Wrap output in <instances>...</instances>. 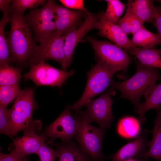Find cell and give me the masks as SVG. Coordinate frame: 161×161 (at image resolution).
Returning <instances> with one entry per match:
<instances>
[{
  "mask_svg": "<svg viewBox=\"0 0 161 161\" xmlns=\"http://www.w3.org/2000/svg\"><path fill=\"white\" fill-rule=\"evenodd\" d=\"M29 61L30 64H36L48 60H52L59 63L64 70L65 66L64 39L63 35L56 30L48 36L38 39Z\"/></svg>",
  "mask_w": 161,
  "mask_h": 161,
  "instance_id": "6",
  "label": "cell"
},
{
  "mask_svg": "<svg viewBox=\"0 0 161 161\" xmlns=\"http://www.w3.org/2000/svg\"><path fill=\"white\" fill-rule=\"evenodd\" d=\"M9 109L0 106V132L12 138L9 124Z\"/></svg>",
  "mask_w": 161,
  "mask_h": 161,
  "instance_id": "30",
  "label": "cell"
},
{
  "mask_svg": "<svg viewBox=\"0 0 161 161\" xmlns=\"http://www.w3.org/2000/svg\"><path fill=\"white\" fill-rule=\"evenodd\" d=\"M59 1L66 7L77 10L87 11L84 7L83 0H60Z\"/></svg>",
  "mask_w": 161,
  "mask_h": 161,
  "instance_id": "33",
  "label": "cell"
},
{
  "mask_svg": "<svg viewBox=\"0 0 161 161\" xmlns=\"http://www.w3.org/2000/svg\"><path fill=\"white\" fill-rule=\"evenodd\" d=\"M117 72L98 59L97 64L87 74V84L82 96L70 106L71 109L78 111L92 98L104 91Z\"/></svg>",
  "mask_w": 161,
  "mask_h": 161,
  "instance_id": "4",
  "label": "cell"
},
{
  "mask_svg": "<svg viewBox=\"0 0 161 161\" xmlns=\"http://www.w3.org/2000/svg\"><path fill=\"white\" fill-rule=\"evenodd\" d=\"M143 23L127 7L126 14L116 24L119 26L127 35H133L143 26Z\"/></svg>",
  "mask_w": 161,
  "mask_h": 161,
  "instance_id": "24",
  "label": "cell"
},
{
  "mask_svg": "<svg viewBox=\"0 0 161 161\" xmlns=\"http://www.w3.org/2000/svg\"><path fill=\"white\" fill-rule=\"evenodd\" d=\"M21 70L9 65L0 66V86L18 84Z\"/></svg>",
  "mask_w": 161,
  "mask_h": 161,
  "instance_id": "26",
  "label": "cell"
},
{
  "mask_svg": "<svg viewBox=\"0 0 161 161\" xmlns=\"http://www.w3.org/2000/svg\"><path fill=\"white\" fill-rule=\"evenodd\" d=\"M24 161H28L27 160L26 158Z\"/></svg>",
  "mask_w": 161,
  "mask_h": 161,
  "instance_id": "38",
  "label": "cell"
},
{
  "mask_svg": "<svg viewBox=\"0 0 161 161\" xmlns=\"http://www.w3.org/2000/svg\"><path fill=\"white\" fill-rule=\"evenodd\" d=\"M141 122L139 119L130 116L121 118L117 126V132L121 137L126 139L135 138L141 132Z\"/></svg>",
  "mask_w": 161,
  "mask_h": 161,
  "instance_id": "21",
  "label": "cell"
},
{
  "mask_svg": "<svg viewBox=\"0 0 161 161\" xmlns=\"http://www.w3.org/2000/svg\"><path fill=\"white\" fill-rule=\"evenodd\" d=\"M115 88L112 86L109 90L99 97L91 100L84 105L86 109L78 112L88 122H95L101 128H110L114 119L112 106L114 100L111 97L116 94Z\"/></svg>",
  "mask_w": 161,
  "mask_h": 161,
  "instance_id": "8",
  "label": "cell"
},
{
  "mask_svg": "<svg viewBox=\"0 0 161 161\" xmlns=\"http://www.w3.org/2000/svg\"><path fill=\"white\" fill-rule=\"evenodd\" d=\"M71 107H67L60 115L46 128L42 135L49 138L47 143L51 144L55 139H61L62 141L72 140L78 132V125L74 114H71Z\"/></svg>",
  "mask_w": 161,
  "mask_h": 161,
  "instance_id": "11",
  "label": "cell"
},
{
  "mask_svg": "<svg viewBox=\"0 0 161 161\" xmlns=\"http://www.w3.org/2000/svg\"><path fill=\"white\" fill-rule=\"evenodd\" d=\"M152 138L147 151L138 157H148L161 161V109L158 110L153 129Z\"/></svg>",
  "mask_w": 161,
  "mask_h": 161,
  "instance_id": "20",
  "label": "cell"
},
{
  "mask_svg": "<svg viewBox=\"0 0 161 161\" xmlns=\"http://www.w3.org/2000/svg\"><path fill=\"white\" fill-rule=\"evenodd\" d=\"M107 7L104 16L110 22L116 24L123 14L127 4L119 0H106Z\"/></svg>",
  "mask_w": 161,
  "mask_h": 161,
  "instance_id": "27",
  "label": "cell"
},
{
  "mask_svg": "<svg viewBox=\"0 0 161 161\" xmlns=\"http://www.w3.org/2000/svg\"><path fill=\"white\" fill-rule=\"evenodd\" d=\"M152 23L157 28V33L161 39V6L155 7Z\"/></svg>",
  "mask_w": 161,
  "mask_h": 161,
  "instance_id": "34",
  "label": "cell"
},
{
  "mask_svg": "<svg viewBox=\"0 0 161 161\" xmlns=\"http://www.w3.org/2000/svg\"><path fill=\"white\" fill-rule=\"evenodd\" d=\"M161 80V75L156 68L143 65L138 62L135 74L123 82H117L112 79L110 85L119 90L120 98L127 99L134 106L136 110L140 104V98L147 90Z\"/></svg>",
  "mask_w": 161,
  "mask_h": 161,
  "instance_id": "2",
  "label": "cell"
},
{
  "mask_svg": "<svg viewBox=\"0 0 161 161\" xmlns=\"http://www.w3.org/2000/svg\"><path fill=\"white\" fill-rule=\"evenodd\" d=\"M12 1L10 0H0V10L3 13L10 11L11 8L9 4Z\"/></svg>",
  "mask_w": 161,
  "mask_h": 161,
  "instance_id": "35",
  "label": "cell"
},
{
  "mask_svg": "<svg viewBox=\"0 0 161 161\" xmlns=\"http://www.w3.org/2000/svg\"><path fill=\"white\" fill-rule=\"evenodd\" d=\"M55 3L53 0H48L43 7L31 10L25 16L28 25L33 32L35 41L48 36L55 30Z\"/></svg>",
  "mask_w": 161,
  "mask_h": 161,
  "instance_id": "9",
  "label": "cell"
},
{
  "mask_svg": "<svg viewBox=\"0 0 161 161\" xmlns=\"http://www.w3.org/2000/svg\"><path fill=\"white\" fill-rule=\"evenodd\" d=\"M147 134V130L145 129L138 137L111 155L112 161H125L133 157H138L145 152L150 142L148 140Z\"/></svg>",
  "mask_w": 161,
  "mask_h": 161,
  "instance_id": "16",
  "label": "cell"
},
{
  "mask_svg": "<svg viewBox=\"0 0 161 161\" xmlns=\"http://www.w3.org/2000/svg\"><path fill=\"white\" fill-rule=\"evenodd\" d=\"M126 52L137 58L142 65L161 69V49L132 47Z\"/></svg>",
  "mask_w": 161,
  "mask_h": 161,
  "instance_id": "19",
  "label": "cell"
},
{
  "mask_svg": "<svg viewBox=\"0 0 161 161\" xmlns=\"http://www.w3.org/2000/svg\"><path fill=\"white\" fill-rule=\"evenodd\" d=\"M58 161H93L79 144L72 140L55 144Z\"/></svg>",
  "mask_w": 161,
  "mask_h": 161,
  "instance_id": "17",
  "label": "cell"
},
{
  "mask_svg": "<svg viewBox=\"0 0 161 161\" xmlns=\"http://www.w3.org/2000/svg\"><path fill=\"white\" fill-rule=\"evenodd\" d=\"M131 41L133 47L149 48L161 44L159 35L148 31L144 26L133 35Z\"/></svg>",
  "mask_w": 161,
  "mask_h": 161,
  "instance_id": "23",
  "label": "cell"
},
{
  "mask_svg": "<svg viewBox=\"0 0 161 161\" xmlns=\"http://www.w3.org/2000/svg\"><path fill=\"white\" fill-rule=\"evenodd\" d=\"M104 12L101 11L98 13L99 19L96 27L99 30L98 34L107 38L126 51L133 47L131 40L121 28L107 20L104 16Z\"/></svg>",
  "mask_w": 161,
  "mask_h": 161,
  "instance_id": "15",
  "label": "cell"
},
{
  "mask_svg": "<svg viewBox=\"0 0 161 161\" xmlns=\"http://www.w3.org/2000/svg\"><path fill=\"white\" fill-rule=\"evenodd\" d=\"M99 19L98 14L88 12L80 25L74 30L63 35L64 39L65 61L64 71H67V69L70 66L74 50L78 42L89 31L96 28Z\"/></svg>",
  "mask_w": 161,
  "mask_h": 161,
  "instance_id": "12",
  "label": "cell"
},
{
  "mask_svg": "<svg viewBox=\"0 0 161 161\" xmlns=\"http://www.w3.org/2000/svg\"><path fill=\"white\" fill-rule=\"evenodd\" d=\"M86 39L92 46L98 59L117 72L127 71L132 58L125 49L108 41H99L91 36Z\"/></svg>",
  "mask_w": 161,
  "mask_h": 161,
  "instance_id": "7",
  "label": "cell"
},
{
  "mask_svg": "<svg viewBox=\"0 0 161 161\" xmlns=\"http://www.w3.org/2000/svg\"><path fill=\"white\" fill-rule=\"evenodd\" d=\"M125 161H138L134 159L133 158L130 159H128V160H127Z\"/></svg>",
  "mask_w": 161,
  "mask_h": 161,
  "instance_id": "36",
  "label": "cell"
},
{
  "mask_svg": "<svg viewBox=\"0 0 161 161\" xmlns=\"http://www.w3.org/2000/svg\"><path fill=\"white\" fill-rule=\"evenodd\" d=\"M41 122L23 131L24 135L13 139V149L26 155L36 154L42 144L47 139L42 135L38 134L37 131L41 128Z\"/></svg>",
  "mask_w": 161,
  "mask_h": 161,
  "instance_id": "14",
  "label": "cell"
},
{
  "mask_svg": "<svg viewBox=\"0 0 161 161\" xmlns=\"http://www.w3.org/2000/svg\"><path fill=\"white\" fill-rule=\"evenodd\" d=\"M47 2L44 0H13L10 6L11 9L24 13L27 9H35L40 5H44Z\"/></svg>",
  "mask_w": 161,
  "mask_h": 161,
  "instance_id": "29",
  "label": "cell"
},
{
  "mask_svg": "<svg viewBox=\"0 0 161 161\" xmlns=\"http://www.w3.org/2000/svg\"><path fill=\"white\" fill-rule=\"evenodd\" d=\"M26 155L13 149L8 154L0 152V161H24Z\"/></svg>",
  "mask_w": 161,
  "mask_h": 161,
  "instance_id": "32",
  "label": "cell"
},
{
  "mask_svg": "<svg viewBox=\"0 0 161 161\" xmlns=\"http://www.w3.org/2000/svg\"><path fill=\"white\" fill-rule=\"evenodd\" d=\"M10 13H3L0 21V66L8 65L10 62V50L4 32L6 24L9 22Z\"/></svg>",
  "mask_w": 161,
  "mask_h": 161,
  "instance_id": "25",
  "label": "cell"
},
{
  "mask_svg": "<svg viewBox=\"0 0 161 161\" xmlns=\"http://www.w3.org/2000/svg\"><path fill=\"white\" fill-rule=\"evenodd\" d=\"M78 114H74L78 123V132L73 138L93 161H103L108 159L102 152V141L106 128L94 127Z\"/></svg>",
  "mask_w": 161,
  "mask_h": 161,
  "instance_id": "5",
  "label": "cell"
},
{
  "mask_svg": "<svg viewBox=\"0 0 161 161\" xmlns=\"http://www.w3.org/2000/svg\"><path fill=\"white\" fill-rule=\"evenodd\" d=\"M24 13L11 9L10 28L7 38L10 54V62L20 64L29 61L36 45Z\"/></svg>",
  "mask_w": 161,
  "mask_h": 161,
  "instance_id": "1",
  "label": "cell"
},
{
  "mask_svg": "<svg viewBox=\"0 0 161 161\" xmlns=\"http://www.w3.org/2000/svg\"><path fill=\"white\" fill-rule=\"evenodd\" d=\"M145 99L140 103L136 111L139 115V120L141 123H144L145 113L148 110L154 109L158 110L161 106V82L156 83L150 87L144 95Z\"/></svg>",
  "mask_w": 161,
  "mask_h": 161,
  "instance_id": "18",
  "label": "cell"
},
{
  "mask_svg": "<svg viewBox=\"0 0 161 161\" xmlns=\"http://www.w3.org/2000/svg\"><path fill=\"white\" fill-rule=\"evenodd\" d=\"M20 90L18 84L0 86V106L7 107L15 100Z\"/></svg>",
  "mask_w": 161,
  "mask_h": 161,
  "instance_id": "28",
  "label": "cell"
},
{
  "mask_svg": "<svg viewBox=\"0 0 161 161\" xmlns=\"http://www.w3.org/2000/svg\"><path fill=\"white\" fill-rule=\"evenodd\" d=\"M55 8L57 18L55 30L63 35L75 29L83 22L88 11L72 10L58 4Z\"/></svg>",
  "mask_w": 161,
  "mask_h": 161,
  "instance_id": "13",
  "label": "cell"
},
{
  "mask_svg": "<svg viewBox=\"0 0 161 161\" xmlns=\"http://www.w3.org/2000/svg\"><path fill=\"white\" fill-rule=\"evenodd\" d=\"M127 7L143 23L145 22L152 23L155 8L153 0H129L127 4Z\"/></svg>",
  "mask_w": 161,
  "mask_h": 161,
  "instance_id": "22",
  "label": "cell"
},
{
  "mask_svg": "<svg viewBox=\"0 0 161 161\" xmlns=\"http://www.w3.org/2000/svg\"><path fill=\"white\" fill-rule=\"evenodd\" d=\"M40 161H55L58 157V154L55 151L49 147L44 142L36 153Z\"/></svg>",
  "mask_w": 161,
  "mask_h": 161,
  "instance_id": "31",
  "label": "cell"
},
{
  "mask_svg": "<svg viewBox=\"0 0 161 161\" xmlns=\"http://www.w3.org/2000/svg\"><path fill=\"white\" fill-rule=\"evenodd\" d=\"M156 1L161 4V0H157Z\"/></svg>",
  "mask_w": 161,
  "mask_h": 161,
  "instance_id": "37",
  "label": "cell"
},
{
  "mask_svg": "<svg viewBox=\"0 0 161 161\" xmlns=\"http://www.w3.org/2000/svg\"><path fill=\"white\" fill-rule=\"evenodd\" d=\"M30 71L24 76L26 79H30L38 86H57L61 88L69 77L73 75L75 71H64L41 61L30 65Z\"/></svg>",
  "mask_w": 161,
  "mask_h": 161,
  "instance_id": "10",
  "label": "cell"
},
{
  "mask_svg": "<svg viewBox=\"0 0 161 161\" xmlns=\"http://www.w3.org/2000/svg\"><path fill=\"white\" fill-rule=\"evenodd\" d=\"M34 95V89L31 88L20 90L13 106L9 109V122L12 138L20 131L33 126L38 120L32 119L33 111L38 107Z\"/></svg>",
  "mask_w": 161,
  "mask_h": 161,
  "instance_id": "3",
  "label": "cell"
}]
</instances>
